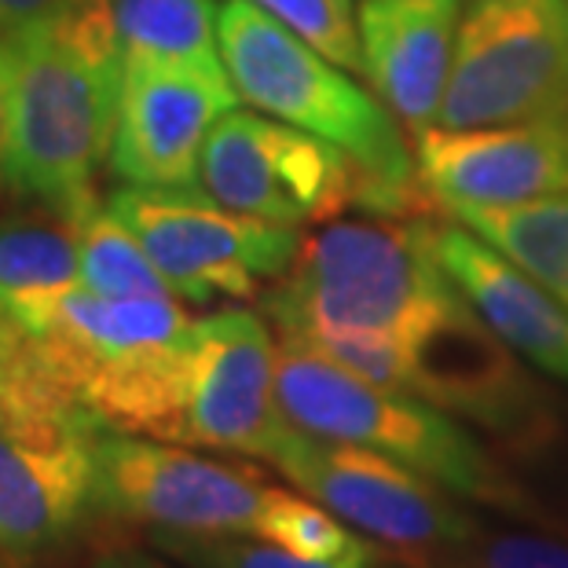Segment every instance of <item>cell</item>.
<instances>
[{
    "mask_svg": "<svg viewBox=\"0 0 568 568\" xmlns=\"http://www.w3.org/2000/svg\"><path fill=\"white\" fill-rule=\"evenodd\" d=\"M151 547L184 568H331L320 561L294 558L275 542L232 531V536H187V531H148Z\"/></svg>",
    "mask_w": 568,
    "mask_h": 568,
    "instance_id": "603a6c76",
    "label": "cell"
},
{
    "mask_svg": "<svg viewBox=\"0 0 568 568\" xmlns=\"http://www.w3.org/2000/svg\"><path fill=\"white\" fill-rule=\"evenodd\" d=\"M452 568H455V565H452Z\"/></svg>",
    "mask_w": 568,
    "mask_h": 568,
    "instance_id": "f546056e",
    "label": "cell"
},
{
    "mask_svg": "<svg viewBox=\"0 0 568 568\" xmlns=\"http://www.w3.org/2000/svg\"><path fill=\"white\" fill-rule=\"evenodd\" d=\"M11 114L0 187L70 224L100 210L95 173L111 159L125 52L111 0H59L38 27L4 38Z\"/></svg>",
    "mask_w": 568,
    "mask_h": 568,
    "instance_id": "6da1fadb",
    "label": "cell"
},
{
    "mask_svg": "<svg viewBox=\"0 0 568 568\" xmlns=\"http://www.w3.org/2000/svg\"><path fill=\"white\" fill-rule=\"evenodd\" d=\"M568 122V0H474L463 11L440 129Z\"/></svg>",
    "mask_w": 568,
    "mask_h": 568,
    "instance_id": "5b68a950",
    "label": "cell"
},
{
    "mask_svg": "<svg viewBox=\"0 0 568 568\" xmlns=\"http://www.w3.org/2000/svg\"><path fill=\"white\" fill-rule=\"evenodd\" d=\"M235 106L227 70L125 63L106 165L132 187H199L205 140Z\"/></svg>",
    "mask_w": 568,
    "mask_h": 568,
    "instance_id": "7c38bea8",
    "label": "cell"
},
{
    "mask_svg": "<svg viewBox=\"0 0 568 568\" xmlns=\"http://www.w3.org/2000/svg\"><path fill=\"white\" fill-rule=\"evenodd\" d=\"M463 301L433 250L429 221L374 216L326 221L301 239L294 264L264 297V312L280 334L305 342L345 331L410 342Z\"/></svg>",
    "mask_w": 568,
    "mask_h": 568,
    "instance_id": "3957f363",
    "label": "cell"
},
{
    "mask_svg": "<svg viewBox=\"0 0 568 568\" xmlns=\"http://www.w3.org/2000/svg\"><path fill=\"white\" fill-rule=\"evenodd\" d=\"M92 433L0 437V554L33 568L95 514Z\"/></svg>",
    "mask_w": 568,
    "mask_h": 568,
    "instance_id": "5bb4252c",
    "label": "cell"
},
{
    "mask_svg": "<svg viewBox=\"0 0 568 568\" xmlns=\"http://www.w3.org/2000/svg\"><path fill=\"white\" fill-rule=\"evenodd\" d=\"M268 11L275 22L316 48L331 63L364 74V52H359V11L353 0H250Z\"/></svg>",
    "mask_w": 568,
    "mask_h": 568,
    "instance_id": "7402d4cb",
    "label": "cell"
},
{
    "mask_svg": "<svg viewBox=\"0 0 568 568\" xmlns=\"http://www.w3.org/2000/svg\"><path fill=\"white\" fill-rule=\"evenodd\" d=\"M95 514L148 531L232 536L257 531L268 495L261 469L195 455L191 447L95 426Z\"/></svg>",
    "mask_w": 568,
    "mask_h": 568,
    "instance_id": "ba28073f",
    "label": "cell"
},
{
    "mask_svg": "<svg viewBox=\"0 0 568 568\" xmlns=\"http://www.w3.org/2000/svg\"><path fill=\"white\" fill-rule=\"evenodd\" d=\"M140 239L154 268L191 305L253 297L294 264L297 227L227 210L199 187H118L103 202Z\"/></svg>",
    "mask_w": 568,
    "mask_h": 568,
    "instance_id": "8992f818",
    "label": "cell"
},
{
    "mask_svg": "<svg viewBox=\"0 0 568 568\" xmlns=\"http://www.w3.org/2000/svg\"><path fill=\"white\" fill-rule=\"evenodd\" d=\"M78 286V224L41 205L0 216V337H33L55 301Z\"/></svg>",
    "mask_w": 568,
    "mask_h": 568,
    "instance_id": "e0dca14e",
    "label": "cell"
},
{
    "mask_svg": "<svg viewBox=\"0 0 568 568\" xmlns=\"http://www.w3.org/2000/svg\"><path fill=\"white\" fill-rule=\"evenodd\" d=\"M463 11V0H364L359 8L364 78L410 140L440 122Z\"/></svg>",
    "mask_w": 568,
    "mask_h": 568,
    "instance_id": "9a60e30c",
    "label": "cell"
},
{
    "mask_svg": "<svg viewBox=\"0 0 568 568\" xmlns=\"http://www.w3.org/2000/svg\"><path fill=\"white\" fill-rule=\"evenodd\" d=\"M8 114H11V52L0 41V154H4V140H8Z\"/></svg>",
    "mask_w": 568,
    "mask_h": 568,
    "instance_id": "4316f807",
    "label": "cell"
},
{
    "mask_svg": "<svg viewBox=\"0 0 568 568\" xmlns=\"http://www.w3.org/2000/svg\"><path fill=\"white\" fill-rule=\"evenodd\" d=\"M452 216L568 305V195L528 205H463Z\"/></svg>",
    "mask_w": 568,
    "mask_h": 568,
    "instance_id": "d6986e66",
    "label": "cell"
},
{
    "mask_svg": "<svg viewBox=\"0 0 568 568\" xmlns=\"http://www.w3.org/2000/svg\"><path fill=\"white\" fill-rule=\"evenodd\" d=\"M433 250L463 297L528 367L568 385V305L463 224H429Z\"/></svg>",
    "mask_w": 568,
    "mask_h": 568,
    "instance_id": "2e32d148",
    "label": "cell"
},
{
    "mask_svg": "<svg viewBox=\"0 0 568 568\" xmlns=\"http://www.w3.org/2000/svg\"><path fill=\"white\" fill-rule=\"evenodd\" d=\"M199 187L227 210L305 227L353 210L359 169L342 148L305 129L235 106L205 140Z\"/></svg>",
    "mask_w": 568,
    "mask_h": 568,
    "instance_id": "9c48e42d",
    "label": "cell"
},
{
    "mask_svg": "<svg viewBox=\"0 0 568 568\" xmlns=\"http://www.w3.org/2000/svg\"><path fill=\"white\" fill-rule=\"evenodd\" d=\"M466 550L477 568H568V542L542 531H477Z\"/></svg>",
    "mask_w": 568,
    "mask_h": 568,
    "instance_id": "cb8c5ba5",
    "label": "cell"
},
{
    "mask_svg": "<svg viewBox=\"0 0 568 568\" xmlns=\"http://www.w3.org/2000/svg\"><path fill=\"white\" fill-rule=\"evenodd\" d=\"M221 59L239 100L342 148L359 169L356 205L371 216L418 213L426 187L404 125L378 95L367 92L316 48L250 0L221 4Z\"/></svg>",
    "mask_w": 568,
    "mask_h": 568,
    "instance_id": "7a4b0ae2",
    "label": "cell"
},
{
    "mask_svg": "<svg viewBox=\"0 0 568 568\" xmlns=\"http://www.w3.org/2000/svg\"><path fill=\"white\" fill-rule=\"evenodd\" d=\"M55 8L59 0H0V41L38 27Z\"/></svg>",
    "mask_w": 568,
    "mask_h": 568,
    "instance_id": "484cf974",
    "label": "cell"
},
{
    "mask_svg": "<svg viewBox=\"0 0 568 568\" xmlns=\"http://www.w3.org/2000/svg\"><path fill=\"white\" fill-rule=\"evenodd\" d=\"M125 63L224 70L216 0H111Z\"/></svg>",
    "mask_w": 568,
    "mask_h": 568,
    "instance_id": "ac0fdd59",
    "label": "cell"
},
{
    "mask_svg": "<svg viewBox=\"0 0 568 568\" xmlns=\"http://www.w3.org/2000/svg\"><path fill=\"white\" fill-rule=\"evenodd\" d=\"M0 568H19V565L11 561V558H4V554H0Z\"/></svg>",
    "mask_w": 568,
    "mask_h": 568,
    "instance_id": "83f0119b",
    "label": "cell"
},
{
    "mask_svg": "<svg viewBox=\"0 0 568 568\" xmlns=\"http://www.w3.org/2000/svg\"><path fill=\"white\" fill-rule=\"evenodd\" d=\"M400 389L521 447H536L554 426L547 396L528 378L521 356L469 301L404 342Z\"/></svg>",
    "mask_w": 568,
    "mask_h": 568,
    "instance_id": "8fae6325",
    "label": "cell"
},
{
    "mask_svg": "<svg viewBox=\"0 0 568 568\" xmlns=\"http://www.w3.org/2000/svg\"><path fill=\"white\" fill-rule=\"evenodd\" d=\"M275 385L290 426L323 440L371 447L404 463L469 503L531 514L528 491L517 485L463 422L415 393L367 382L301 337L280 334Z\"/></svg>",
    "mask_w": 568,
    "mask_h": 568,
    "instance_id": "277c9868",
    "label": "cell"
},
{
    "mask_svg": "<svg viewBox=\"0 0 568 568\" xmlns=\"http://www.w3.org/2000/svg\"><path fill=\"white\" fill-rule=\"evenodd\" d=\"M81 243V290L103 297H176L148 250L118 216L100 205L78 224Z\"/></svg>",
    "mask_w": 568,
    "mask_h": 568,
    "instance_id": "44dd1931",
    "label": "cell"
},
{
    "mask_svg": "<svg viewBox=\"0 0 568 568\" xmlns=\"http://www.w3.org/2000/svg\"><path fill=\"white\" fill-rule=\"evenodd\" d=\"M84 568H173L162 550L154 554L148 547H136V542H106V547H95L89 558H84Z\"/></svg>",
    "mask_w": 568,
    "mask_h": 568,
    "instance_id": "d4e9b609",
    "label": "cell"
},
{
    "mask_svg": "<svg viewBox=\"0 0 568 568\" xmlns=\"http://www.w3.org/2000/svg\"><path fill=\"white\" fill-rule=\"evenodd\" d=\"M331 568H337V565H331Z\"/></svg>",
    "mask_w": 568,
    "mask_h": 568,
    "instance_id": "f1b7e54d",
    "label": "cell"
},
{
    "mask_svg": "<svg viewBox=\"0 0 568 568\" xmlns=\"http://www.w3.org/2000/svg\"><path fill=\"white\" fill-rule=\"evenodd\" d=\"M272 331L257 312L221 308L191 326L184 444L272 463L290 422L275 385Z\"/></svg>",
    "mask_w": 568,
    "mask_h": 568,
    "instance_id": "30bf717a",
    "label": "cell"
},
{
    "mask_svg": "<svg viewBox=\"0 0 568 568\" xmlns=\"http://www.w3.org/2000/svg\"><path fill=\"white\" fill-rule=\"evenodd\" d=\"M272 466L308 499L407 561L466 550L480 531L474 514L447 499L452 491L444 485L371 447L323 440L290 426Z\"/></svg>",
    "mask_w": 568,
    "mask_h": 568,
    "instance_id": "52a82bcc",
    "label": "cell"
},
{
    "mask_svg": "<svg viewBox=\"0 0 568 568\" xmlns=\"http://www.w3.org/2000/svg\"><path fill=\"white\" fill-rule=\"evenodd\" d=\"M253 536L290 550L294 558L337 565V568H378L385 561L382 542L356 536L353 525L326 510L323 503L308 499L305 491L268 488Z\"/></svg>",
    "mask_w": 568,
    "mask_h": 568,
    "instance_id": "ffe728a7",
    "label": "cell"
},
{
    "mask_svg": "<svg viewBox=\"0 0 568 568\" xmlns=\"http://www.w3.org/2000/svg\"><path fill=\"white\" fill-rule=\"evenodd\" d=\"M426 195L447 213L463 205H528L568 195V122L480 129L433 125L415 136Z\"/></svg>",
    "mask_w": 568,
    "mask_h": 568,
    "instance_id": "4fadbf2b",
    "label": "cell"
}]
</instances>
